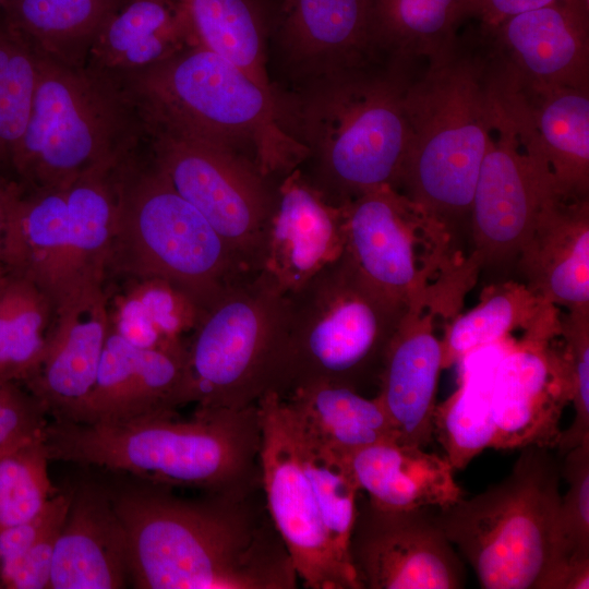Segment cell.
<instances>
[{
    "instance_id": "obj_9",
    "label": "cell",
    "mask_w": 589,
    "mask_h": 589,
    "mask_svg": "<svg viewBox=\"0 0 589 589\" xmlns=\"http://www.w3.org/2000/svg\"><path fill=\"white\" fill-rule=\"evenodd\" d=\"M560 465L550 448H521L510 473L437 508L436 521L484 589H538L557 554Z\"/></svg>"
},
{
    "instance_id": "obj_45",
    "label": "cell",
    "mask_w": 589,
    "mask_h": 589,
    "mask_svg": "<svg viewBox=\"0 0 589 589\" xmlns=\"http://www.w3.org/2000/svg\"><path fill=\"white\" fill-rule=\"evenodd\" d=\"M557 0H473V15L485 27H495L506 19L539 9Z\"/></svg>"
},
{
    "instance_id": "obj_21",
    "label": "cell",
    "mask_w": 589,
    "mask_h": 589,
    "mask_svg": "<svg viewBox=\"0 0 589 589\" xmlns=\"http://www.w3.org/2000/svg\"><path fill=\"white\" fill-rule=\"evenodd\" d=\"M187 404V350L140 349L109 327L95 383L71 421L118 423Z\"/></svg>"
},
{
    "instance_id": "obj_10",
    "label": "cell",
    "mask_w": 589,
    "mask_h": 589,
    "mask_svg": "<svg viewBox=\"0 0 589 589\" xmlns=\"http://www.w3.org/2000/svg\"><path fill=\"white\" fill-rule=\"evenodd\" d=\"M288 333L277 394L378 382L387 346L408 310L366 283L342 254L287 294Z\"/></svg>"
},
{
    "instance_id": "obj_20",
    "label": "cell",
    "mask_w": 589,
    "mask_h": 589,
    "mask_svg": "<svg viewBox=\"0 0 589 589\" xmlns=\"http://www.w3.org/2000/svg\"><path fill=\"white\" fill-rule=\"evenodd\" d=\"M568 402L570 388L562 354L545 341L528 340L508 348L494 371L491 448L556 447Z\"/></svg>"
},
{
    "instance_id": "obj_1",
    "label": "cell",
    "mask_w": 589,
    "mask_h": 589,
    "mask_svg": "<svg viewBox=\"0 0 589 589\" xmlns=\"http://www.w3.org/2000/svg\"><path fill=\"white\" fill-rule=\"evenodd\" d=\"M185 498L147 483L110 494L141 589H294L291 556L262 485Z\"/></svg>"
},
{
    "instance_id": "obj_18",
    "label": "cell",
    "mask_w": 589,
    "mask_h": 589,
    "mask_svg": "<svg viewBox=\"0 0 589 589\" xmlns=\"http://www.w3.org/2000/svg\"><path fill=\"white\" fill-rule=\"evenodd\" d=\"M276 33L286 60L306 85L385 57L381 0H283Z\"/></svg>"
},
{
    "instance_id": "obj_22",
    "label": "cell",
    "mask_w": 589,
    "mask_h": 589,
    "mask_svg": "<svg viewBox=\"0 0 589 589\" xmlns=\"http://www.w3.org/2000/svg\"><path fill=\"white\" fill-rule=\"evenodd\" d=\"M588 0H557L485 27L503 61L541 84L589 88Z\"/></svg>"
},
{
    "instance_id": "obj_5",
    "label": "cell",
    "mask_w": 589,
    "mask_h": 589,
    "mask_svg": "<svg viewBox=\"0 0 589 589\" xmlns=\"http://www.w3.org/2000/svg\"><path fill=\"white\" fill-rule=\"evenodd\" d=\"M122 80L145 119L224 146L268 180L283 179L308 157L275 92L202 45Z\"/></svg>"
},
{
    "instance_id": "obj_30",
    "label": "cell",
    "mask_w": 589,
    "mask_h": 589,
    "mask_svg": "<svg viewBox=\"0 0 589 589\" xmlns=\"http://www.w3.org/2000/svg\"><path fill=\"white\" fill-rule=\"evenodd\" d=\"M106 287L109 327L140 349L185 351L184 335L194 330L203 311L180 288L155 278H118Z\"/></svg>"
},
{
    "instance_id": "obj_14",
    "label": "cell",
    "mask_w": 589,
    "mask_h": 589,
    "mask_svg": "<svg viewBox=\"0 0 589 589\" xmlns=\"http://www.w3.org/2000/svg\"><path fill=\"white\" fill-rule=\"evenodd\" d=\"M260 470L265 504L308 589H362L350 563L334 548L304 472L294 414L277 393L257 402Z\"/></svg>"
},
{
    "instance_id": "obj_36",
    "label": "cell",
    "mask_w": 589,
    "mask_h": 589,
    "mask_svg": "<svg viewBox=\"0 0 589 589\" xmlns=\"http://www.w3.org/2000/svg\"><path fill=\"white\" fill-rule=\"evenodd\" d=\"M562 456L560 471L568 489L558 506L557 554L538 589H588L589 442Z\"/></svg>"
},
{
    "instance_id": "obj_44",
    "label": "cell",
    "mask_w": 589,
    "mask_h": 589,
    "mask_svg": "<svg viewBox=\"0 0 589 589\" xmlns=\"http://www.w3.org/2000/svg\"><path fill=\"white\" fill-rule=\"evenodd\" d=\"M62 524L53 526L33 545L1 582L9 589L50 588L55 548Z\"/></svg>"
},
{
    "instance_id": "obj_11",
    "label": "cell",
    "mask_w": 589,
    "mask_h": 589,
    "mask_svg": "<svg viewBox=\"0 0 589 589\" xmlns=\"http://www.w3.org/2000/svg\"><path fill=\"white\" fill-rule=\"evenodd\" d=\"M287 333V296L261 273L237 280L187 341L189 404L241 409L277 393Z\"/></svg>"
},
{
    "instance_id": "obj_15",
    "label": "cell",
    "mask_w": 589,
    "mask_h": 589,
    "mask_svg": "<svg viewBox=\"0 0 589 589\" xmlns=\"http://www.w3.org/2000/svg\"><path fill=\"white\" fill-rule=\"evenodd\" d=\"M496 98L470 212L478 263L518 256L546 207L564 196L548 165L526 147L497 93Z\"/></svg>"
},
{
    "instance_id": "obj_35",
    "label": "cell",
    "mask_w": 589,
    "mask_h": 589,
    "mask_svg": "<svg viewBox=\"0 0 589 589\" xmlns=\"http://www.w3.org/2000/svg\"><path fill=\"white\" fill-rule=\"evenodd\" d=\"M202 46L273 91L266 70L267 22L259 0H178Z\"/></svg>"
},
{
    "instance_id": "obj_33",
    "label": "cell",
    "mask_w": 589,
    "mask_h": 589,
    "mask_svg": "<svg viewBox=\"0 0 589 589\" xmlns=\"http://www.w3.org/2000/svg\"><path fill=\"white\" fill-rule=\"evenodd\" d=\"M473 15V0H381L385 57L413 68L446 53L462 20Z\"/></svg>"
},
{
    "instance_id": "obj_24",
    "label": "cell",
    "mask_w": 589,
    "mask_h": 589,
    "mask_svg": "<svg viewBox=\"0 0 589 589\" xmlns=\"http://www.w3.org/2000/svg\"><path fill=\"white\" fill-rule=\"evenodd\" d=\"M408 311L385 352L376 397L387 412L397 443L426 446L433 436V414L442 342L432 330L431 315Z\"/></svg>"
},
{
    "instance_id": "obj_29",
    "label": "cell",
    "mask_w": 589,
    "mask_h": 589,
    "mask_svg": "<svg viewBox=\"0 0 589 589\" xmlns=\"http://www.w3.org/2000/svg\"><path fill=\"white\" fill-rule=\"evenodd\" d=\"M121 0H4L0 19L36 56L86 67L100 28Z\"/></svg>"
},
{
    "instance_id": "obj_27",
    "label": "cell",
    "mask_w": 589,
    "mask_h": 589,
    "mask_svg": "<svg viewBox=\"0 0 589 589\" xmlns=\"http://www.w3.org/2000/svg\"><path fill=\"white\" fill-rule=\"evenodd\" d=\"M197 45L178 0H121L96 36L86 67L122 80Z\"/></svg>"
},
{
    "instance_id": "obj_13",
    "label": "cell",
    "mask_w": 589,
    "mask_h": 589,
    "mask_svg": "<svg viewBox=\"0 0 589 589\" xmlns=\"http://www.w3.org/2000/svg\"><path fill=\"white\" fill-rule=\"evenodd\" d=\"M344 255L382 296L408 311H422L447 283L448 232L390 185L340 205Z\"/></svg>"
},
{
    "instance_id": "obj_43",
    "label": "cell",
    "mask_w": 589,
    "mask_h": 589,
    "mask_svg": "<svg viewBox=\"0 0 589 589\" xmlns=\"http://www.w3.org/2000/svg\"><path fill=\"white\" fill-rule=\"evenodd\" d=\"M71 493L55 494L33 518L0 531V581L13 570L24 554L53 526L64 522Z\"/></svg>"
},
{
    "instance_id": "obj_25",
    "label": "cell",
    "mask_w": 589,
    "mask_h": 589,
    "mask_svg": "<svg viewBox=\"0 0 589 589\" xmlns=\"http://www.w3.org/2000/svg\"><path fill=\"white\" fill-rule=\"evenodd\" d=\"M128 541L109 493L83 486L72 494L57 539L50 588L125 587Z\"/></svg>"
},
{
    "instance_id": "obj_23",
    "label": "cell",
    "mask_w": 589,
    "mask_h": 589,
    "mask_svg": "<svg viewBox=\"0 0 589 589\" xmlns=\"http://www.w3.org/2000/svg\"><path fill=\"white\" fill-rule=\"evenodd\" d=\"M108 333L106 289L58 312L41 360L24 384L55 419L75 417L95 383Z\"/></svg>"
},
{
    "instance_id": "obj_8",
    "label": "cell",
    "mask_w": 589,
    "mask_h": 589,
    "mask_svg": "<svg viewBox=\"0 0 589 589\" xmlns=\"http://www.w3.org/2000/svg\"><path fill=\"white\" fill-rule=\"evenodd\" d=\"M108 281L155 277L203 311L249 273L209 221L170 184L147 143L119 165Z\"/></svg>"
},
{
    "instance_id": "obj_48",
    "label": "cell",
    "mask_w": 589,
    "mask_h": 589,
    "mask_svg": "<svg viewBox=\"0 0 589 589\" xmlns=\"http://www.w3.org/2000/svg\"><path fill=\"white\" fill-rule=\"evenodd\" d=\"M0 585H1V581H0Z\"/></svg>"
},
{
    "instance_id": "obj_42",
    "label": "cell",
    "mask_w": 589,
    "mask_h": 589,
    "mask_svg": "<svg viewBox=\"0 0 589 589\" xmlns=\"http://www.w3.org/2000/svg\"><path fill=\"white\" fill-rule=\"evenodd\" d=\"M46 406L23 384L0 375V454L43 438Z\"/></svg>"
},
{
    "instance_id": "obj_2",
    "label": "cell",
    "mask_w": 589,
    "mask_h": 589,
    "mask_svg": "<svg viewBox=\"0 0 589 589\" xmlns=\"http://www.w3.org/2000/svg\"><path fill=\"white\" fill-rule=\"evenodd\" d=\"M457 38L413 72L406 96L409 143L396 190L446 231L469 217L489 133L497 116L498 53Z\"/></svg>"
},
{
    "instance_id": "obj_28",
    "label": "cell",
    "mask_w": 589,
    "mask_h": 589,
    "mask_svg": "<svg viewBox=\"0 0 589 589\" xmlns=\"http://www.w3.org/2000/svg\"><path fill=\"white\" fill-rule=\"evenodd\" d=\"M359 491L385 509L444 508L464 496L445 456L384 441L342 457Z\"/></svg>"
},
{
    "instance_id": "obj_46",
    "label": "cell",
    "mask_w": 589,
    "mask_h": 589,
    "mask_svg": "<svg viewBox=\"0 0 589 589\" xmlns=\"http://www.w3.org/2000/svg\"><path fill=\"white\" fill-rule=\"evenodd\" d=\"M5 207H4V178L0 176V274L2 273L1 253L4 236Z\"/></svg>"
},
{
    "instance_id": "obj_6",
    "label": "cell",
    "mask_w": 589,
    "mask_h": 589,
    "mask_svg": "<svg viewBox=\"0 0 589 589\" xmlns=\"http://www.w3.org/2000/svg\"><path fill=\"white\" fill-rule=\"evenodd\" d=\"M37 58L32 111L11 180L32 189L67 188L116 168L146 144L144 117L123 80Z\"/></svg>"
},
{
    "instance_id": "obj_19",
    "label": "cell",
    "mask_w": 589,
    "mask_h": 589,
    "mask_svg": "<svg viewBox=\"0 0 589 589\" xmlns=\"http://www.w3.org/2000/svg\"><path fill=\"white\" fill-rule=\"evenodd\" d=\"M345 250L344 212L330 203L300 168L276 188L257 273L289 294Z\"/></svg>"
},
{
    "instance_id": "obj_47",
    "label": "cell",
    "mask_w": 589,
    "mask_h": 589,
    "mask_svg": "<svg viewBox=\"0 0 589 589\" xmlns=\"http://www.w3.org/2000/svg\"><path fill=\"white\" fill-rule=\"evenodd\" d=\"M3 2H4V0H0V14H1Z\"/></svg>"
},
{
    "instance_id": "obj_4",
    "label": "cell",
    "mask_w": 589,
    "mask_h": 589,
    "mask_svg": "<svg viewBox=\"0 0 589 589\" xmlns=\"http://www.w3.org/2000/svg\"><path fill=\"white\" fill-rule=\"evenodd\" d=\"M412 69L390 62L352 69L305 85L281 109L308 148L305 177L340 206L383 185L396 189L409 143L406 96Z\"/></svg>"
},
{
    "instance_id": "obj_7",
    "label": "cell",
    "mask_w": 589,
    "mask_h": 589,
    "mask_svg": "<svg viewBox=\"0 0 589 589\" xmlns=\"http://www.w3.org/2000/svg\"><path fill=\"white\" fill-rule=\"evenodd\" d=\"M117 167L62 189L4 179L2 272L38 286L57 311L106 289L117 215Z\"/></svg>"
},
{
    "instance_id": "obj_17",
    "label": "cell",
    "mask_w": 589,
    "mask_h": 589,
    "mask_svg": "<svg viewBox=\"0 0 589 589\" xmlns=\"http://www.w3.org/2000/svg\"><path fill=\"white\" fill-rule=\"evenodd\" d=\"M496 91L526 147L548 165L561 193L588 199L589 88L529 81L501 58Z\"/></svg>"
},
{
    "instance_id": "obj_32",
    "label": "cell",
    "mask_w": 589,
    "mask_h": 589,
    "mask_svg": "<svg viewBox=\"0 0 589 589\" xmlns=\"http://www.w3.org/2000/svg\"><path fill=\"white\" fill-rule=\"evenodd\" d=\"M284 399L303 428L341 457L378 442H397L376 396L366 398L348 387L315 384L297 388Z\"/></svg>"
},
{
    "instance_id": "obj_37",
    "label": "cell",
    "mask_w": 589,
    "mask_h": 589,
    "mask_svg": "<svg viewBox=\"0 0 589 589\" xmlns=\"http://www.w3.org/2000/svg\"><path fill=\"white\" fill-rule=\"evenodd\" d=\"M550 305L529 288L518 285H506L489 294L480 305L457 317L447 329L441 341L443 369L479 348L500 342L518 326L530 330L529 340L545 341L532 321Z\"/></svg>"
},
{
    "instance_id": "obj_39",
    "label": "cell",
    "mask_w": 589,
    "mask_h": 589,
    "mask_svg": "<svg viewBox=\"0 0 589 589\" xmlns=\"http://www.w3.org/2000/svg\"><path fill=\"white\" fill-rule=\"evenodd\" d=\"M37 75V56L0 19V176L7 179L29 120Z\"/></svg>"
},
{
    "instance_id": "obj_16",
    "label": "cell",
    "mask_w": 589,
    "mask_h": 589,
    "mask_svg": "<svg viewBox=\"0 0 589 589\" xmlns=\"http://www.w3.org/2000/svg\"><path fill=\"white\" fill-rule=\"evenodd\" d=\"M430 508L385 509L357 500L349 557L362 589H458L466 572Z\"/></svg>"
},
{
    "instance_id": "obj_26",
    "label": "cell",
    "mask_w": 589,
    "mask_h": 589,
    "mask_svg": "<svg viewBox=\"0 0 589 589\" xmlns=\"http://www.w3.org/2000/svg\"><path fill=\"white\" fill-rule=\"evenodd\" d=\"M518 256L534 294L570 313H588V199L561 196L552 202Z\"/></svg>"
},
{
    "instance_id": "obj_12",
    "label": "cell",
    "mask_w": 589,
    "mask_h": 589,
    "mask_svg": "<svg viewBox=\"0 0 589 589\" xmlns=\"http://www.w3.org/2000/svg\"><path fill=\"white\" fill-rule=\"evenodd\" d=\"M147 148L173 189L223 237L240 264L257 273L276 189L232 151L145 119Z\"/></svg>"
},
{
    "instance_id": "obj_3",
    "label": "cell",
    "mask_w": 589,
    "mask_h": 589,
    "mask_svg": "<svg viewBox=\"0 0 589 589\" xmlns=\"http://www.w3.org/2000/svg\"><path fill=\"white\" fill-rule=\"evenodd\" d=\"M124 422L86 424L55 419L45 430L49 459L132 473L147 483L203 492L261 486L257 405L195 409Z\"/></svg>"
},
{
    "instance_id": "obj_41",
    "label": "cell",
    "mask_w": 589,
    "mask_h": 589,
    "mask_svg": "<svg viewBox=\"0 0 589 589\" xmlns=\"http://www.w3.org/2000/svg\"><path fill=\"white\" fill-rule=\"evenodd\" d=\"M588 313H570L567 323L560 325L566 348L562 354L570 388L575 417L567 430L561 432L556 448L567 450L589 442V326Z\"/></svg>"
},
{
    "instance_id": "obj_31",
    "label": "cell",
    "mask_w": 589,
    "mask_h": 589,
    "mask_svg": "<svg viewBox=\"0 0 589 589\" xmlns=\"http://www.w3.org/2000/svg\"><path fill=\"white\" fill-rule=\"evenodd\" d=\"M508 348L500 341L464 357L460 360L459 387L435 406L433 436L455 470L465 469L474 457L492 446L493 377L500 358Z\"/></svg>"
},
{
    "instance_id": "obj_38",
    "label": "cell",
    "mask_w": 589,
    "mask_h": 589,
    "mask_svg": "<svg viewBox=\"0 0 589 589\" xmlns=\"http://www.w3.org/2000/svg\"><path fill=\"white\" fill-rule=\"evenodd\" d=\"M294 419L304 472L317 503L323 526L338 554L350 563L349 539L360 491L345 459L310 434L296 414Z\"/></svg>"
},
{
    "instance_id": "obj_40",
    "label": "cell",
    "mask_w": 589,
    "mask_h": 589,
    "mask_svg": "<svg viewBox=\"0 0 589 589\" xmlns=\"http://www.w3.org/2000/svg\"><path fill=\"white\" fill-rule=\"evenodd\" d=\"M44 437L0 454V531L36 516L55 495Z\"/></svg>"
},
{
    "instance_id": "obj_34",
    "label": "cell",
    "mask_w": 589,
    "mask_h": 589,
    "mask_svg": "<svg viewBox=\"0 0 589 589\" xmlns=\"http://www.w3.org/2000/svg\"><path fill=\"white\" fill-rule=\"evenodd\" d=\"M58 311L34 283L0 274V375L25 384L44 354Z\"/></svg>"
}]
</instances>
